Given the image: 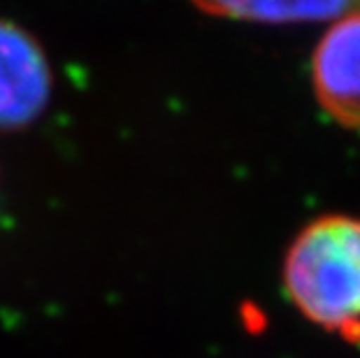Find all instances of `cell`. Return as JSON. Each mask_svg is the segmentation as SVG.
Wrapping results in <instances>:
<instances>
[{"instance_id": "cell-1", "label": "cell", "mask_w": 360, "mask_h": 358, "mask_svg": "<svg viewBox=\"0 0 360 358\" xmlns=\"http://www.w3.org/2000/svg\"><path fill=\"white\" fill-rule=\"evenodd\" d=\"M283 291L307 321L354 338L360 331V219L309 221L283 256Z\"/></svg>"}, {"instance_id": "cell-3", "label": "cell", "mask_w": 360, "mask_h": 358, "mask_svg": "<svg viewBox=\"0 0 360 358\" xmlns=\"http://www.w3.org/2000/svg\"><path fill=\"white\" fill-rule=\"evenodd\" d=\"M319 105L342 126L360 128V14L335 21L311 58Z\"/></svg>"}, {"instance_id": "cell-4", "label": "cell", "mask_w": 360, "mask_h": 358, "mask_svg": "<svg viewBox=\"0 0 360 358\" xmlns=\"http://www.w3.org/2000/svg\"><path fill=\"white\" fill-rule=\"evenodd\" d=\"M212 17L251 24H307L340 21L360 14V0H191Z\"/></svg>"}, {"instance_id": "cell-2", "label": "cell", "mask_w": 360, "mask_h": 358, "mask_svg": "<svg viewBox=\"0 0 360 358\" xmlns=\"http://www.w3.org/2000/svg\"><path fill=\"white\" fill-rule=\"evenodd\" d=\"M53 89L42 44L19 24L0 19V131L30 126L47 110Z\"/></svg>"}]
</instances>
